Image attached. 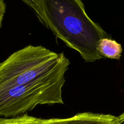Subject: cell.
I'll list each match as a JSON object with an SVG mask.
<instances>
[{
  "label": "cell",
  "mask_w": 124,
  "mask_h": 124,
  "mask_svg": "<svg viewBox=\"0 0 124 124\" xmlns=\"http://www.w3.org/2000/svg\"><path fill=\"white\" fill-rule=\"evenodd\" d=\"M117 124H124V112L117 116Z\"/></svg>",
  "instance_id": "cell-8"
},
{
  "label": "cell",
  "mask_w": 124,
  "mask_h": 124,
  "mask_svg": "<svg viewBox=\"0 0 124 124\" xmlns=\"http://www.w3.org/2000/svg\"><path fill=\"white\" fill-rule=\"evenodd\" d=\"M70 61L41 46H28L0 64V88L65 82Z\"/></svg>",
  "instance_id": "cell-2"
},
{
  "label": "cell",
  "mask_w": 124,
  "mask_h": 124,
  "mask_svg": "<svg viewBox=\"0 0 124 124\" xmlns=\"http://www.w3.org/2000/svg\"><path fill=\"white\" fill-rule=\"evenodd\" d=\"M98 50L103 58L119 60L123 50L121 44L115 40L111 38H104L99 42Z\"/></svg>",
  "instance_id": "cell-5"
},
{
  "label": "cell",
  "mask_w": 124,
  "mask_h": 124,
  "mask_svg": "<svg viewBox=\"0 0 124 124\" xmlns=\"http://www.w3.org/2000/svg\"><path fill=\"white\" fill-rule=\"evenodd\" d=\"M44 119L30 116L27 114L14 117H0V124H42Z\"/></svg>",
  "instance_id": "cell-6"
},
{
  "label": "cell",
  "mask_w": 124,
  "mask_h": 124,
  "mask_svg": "<svg viewBox=\"0 0 124 124\" xmlns=\"http://www.w3.org/2000/svg\"><path fill=\"white\" fill-rule=\"evenodd\" d=\"M42 124H117V116L110 114L79 113L67 118L44 119Z\"/></svg>",
  "instance_id": "cell-4"
},
{
  "label": "cell",
  "mask_w": 124,
  "mask_h": 124,
  "mask_svg": "<svg viewBox=\"0 0 124 124\" xmlns=\"http://www.w3.org/2000/svg\"><path fill=\"white\" fill-rule=\"evenodd\" d=\"M38 20L66 46L78 52L87 62L103 57L98 50L100 41L111 38L98 23L87 15L80 0H24Z\"/></svg>",
  "instance_id": "cell-1"
},
{
  "label": "cell",
  "mask_w": 124,
  "mask_h": 124,
  "mask_svg": "<svg viewBox=\"0 0 124 124\" xmlns=\"http://www.w3.org/2000/svg\"><path fill=\"white\" fill-rule=\"evenodd\" d=\"M6 10V2L3 0H0V26L2 23V19L4 16Z\"/></svg>",
  "instance_id": "cell-7"
},
{
  "label": "cell",
  "mask_w": 124,
  "mask_h": 124,
  "mask_svg": "<svg viewBox=\"0 0 124 124\" xmlns=\"http://www.w3.org/2000/svg\"><path fill=\"white\" fill-rule=\"evenodd\" d=\"M65 82L15 85L0 88V117L25 115L38 105L63 104Z\"/></svg>",
  "instance_id": "cell-3"
}]
</instances>
